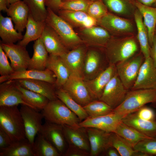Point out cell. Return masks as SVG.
Segmentation results:
<instances>
[{
	"label": "cell",
	"instance_id": "1",
	"mask_svg": "<svg viewBox=\"0 0 156 156\" xmlns=\"http://www.w3.org/2000/svg\"><path fill=\"white\" fill-rule=\"evenodd\" d=\"M0 127L13 142L26 138L23 119L17 105L0 106Z\"/></svg>",
	"mask_w": 156,
	"mask_h": 156
},
{
	"label": "cell",
	"instance_id": "2",
	"mask_svg": "<svg viewBox=\"0 0 156 156\" xmlns=\"http://www.w3.org/2000/svg\"><path fill=\"white\" fill-rule=\"evenodd\" d=\"M156 102V89H138L128 91L123 101L113 112L123 118L135 112L145 105Z\"/></svg>",
	"mask_w": 156,
	"mask_h": 156
},
{
	"label": "cell",
	"instance_id": "3",
	"mask_svg": "<svg viewBox=\"0 0 156 156\" xmlns=\"http://www.w3.org/2000/svg\"><path fill=\"white\" fill-rule=\"evenodd\" d=\"M47 9L46 24L56 32L69 50L84 43L69 23L49 8Z\"/></svg>",
	"mask_w": 156,
	"mask_h": 156
},
{
	"label": "cell",
	"instance_id": "4",
	"mask_svg": "<svg viewBox=\"0 0 156 156\" xmlns=\"http://www.w3.org/2000/svg\"><path fill=\"white\" fill-rule=\"evenodd\" d=\"M104 48L109 64L114 65L133 56L138 49L136 41L131 37L121 39L111 38Z\"/></svg>",
	"mask_w": 156,
	"mask_h": 156
},
{
	"label": "cell",
	"instance_id": "5",
	"mask_svg": "<svg viewBox=\"0 0 156 156\" xmlns=\"http://www.w3.org/2000/svg\"><path fill=\"white\" fill-rule=\"evenodd\" d=\"M42 113L45 120L59 125L77 126L81 122L77 116L58 99L49 101Z\"/></svg>",
	"mask_w": 156,
	"mask_h": 156
},
{
	"label": "cell",
	"instance_id": "6",
	"mask_svg": "<svg viewBox=\"0 0 156 156\" xmlns=\"http://www.w3.org/2000/svg\"><path fill=\"white\" fill-rule=\"evenodd\" d=\"M144 59L143 54H139L115 65L117 75L127 90L134 85Z\"/></svg>",
	"mask_w": 156,
	"mask_h": 156
},
{
	"label": "cell",
	"instance_id": "7",
	"mask_svg": "<svg viewBox=\"0 0 156 156\" xmlns=\"http://www.w3.org/2000/svg\"><path fill=\"white\" fill-rule=\"evenodd\" d=\"M99 48L88 47L84 62L83 79H92L99 75L109 65L106 57H104L99 50Z\"/></svg>",
	"mask_w": 156,
	"mask_h": 156
},
{
	"label": "cell",
	"instance_id": "8",
	"mask_svg": "<svg viewBox=\"0 0 156 156\" xmlns=\"http://www.w3.org/2000/svg\"><path fill=\"white\" fill-rule=\"evenodd\" d=\"M20 110L23 121L26 138L32 145L35 136L42 125L44 117L38 110L27 105H21Z\"/></svg>",
	"mask_w": 156,
	"mask_h": 156
},
{
	"label": "cell",
	"instance_id": "9",
	"mask_svg": "<svg viewBox=\"0 0 156 156\" xmlns=\"http://www.w3.org/2000/svg\"><path fill=\"white\" fill-rule=\"evenodd\" d=\"M128 91L116 73L106 86L99 100L114 109L123 101Z\"/></svg>",
	"mask_w": 156,
	"mask_h": 156
},
{
	"label": "cell",
	"instance_id": "10",
	"mask_svg": "<svg viewBox=\"0 0 156 156\" xmlns=\"http://www.w3.org/2000/svg\"><path fill=\"white\" fill-rule=\"evenodd\" d=\"M77 33L88 47L105 48L111 38L108 31L98 25L80 28Z\"/></svg>",
	"mask_w": 156,
	"mask_h": 156
},
{
	"label": "cell",
	"instance_id": "11",
	"mask_svg": "<svg viewBox=\"0 0 156 156\" xmlns=\"http://www.w3.org/2000/svg\"><path fill=\"white\" fill-rule=\"evenodd\" d=\"M62 88L83 107L93 100L81 78L71 75Z\"/></svg>",
	"mask_w": 156,
	"mask_h": 156
},
{
	"label": "cell",
	"instance_id": "12",
	"mask_svg": "<svg viewBox=\"0 0 156 156\" xmlns=\"http://www.w3.org/2000/svg\"><path fill=\"white\" fill-rule=\"evenodd\" d=\"M88 47L83 43L60 56L71 75L83 79L84 62Z\"/></svg>",
	"mask_w": 156,
	"mask_h": 156
},
{
	"label": "cell",
	"instance_id": "13",
	"mask_svg": "<svg viewBox=\"0 0 156 156\" xmlns=\"http://www.w3.org/2000/svg\"><path fill=\"white\" fill-rule=\"evenodd\" d=\"M14 71L27 69L31 58L26 47L14 43L0 44Z\"/></svg>",
	"mask_w": 156,
	"mask_h": 156
},
{
	"label": "cell",
	"instance_id": "14",
	"mask_svg": "<svg viewBox=\"0 0 156 156\" xmlns=\"http://www.w3.org/2000/svg\"><path fill=\"white\" fill-rule=\"evenodd\" d=\"M19 104L34 108L24 100L16 80H8L1 83L0 106H18Z\"/></svg>",
	"mask_w": 156,
	"mask_h": 156
},
{
	"label": "cell",
	"instance_id": "15",
	"mask_svg": "<svg viewBox=\"0 0 156 156\" xmlns=\"http://www.w3.org/2000/svg\"><path fill=\"white\" fill-rule=\"evenodd\" d=\"M116 73L115 65L109 64L105 70L94 78L84 81L93 100L100 99L106 86Z\"/></svg>",
	"mask_w": 156,
	"mask_h": 156
},
{
	"label": "cell",
	"instance_id": "16",
	"mask_svg": "<svg viewBox=\"0 0 156 156\" xmlns=\"http://www.w3.org/2000/svg\"><path fill=\"white\" fill-rule=\"evenodd\" d=\"M123 117L113 112L95 117L88 116L80 122L79 125L84 128H94L107 132H114L118 123Z\"/></svg>",
	"mask_w": 156,
	"mask_h": 156
},
{
	"label": "cell",
	"instance_id": "17",
	"mask_svg": "<svg viewBox=\"0 0 156 156\" xmlns=\"http://www.w3.org/2000/svg\"><path fill=\"white\" fill-rule=\"evenodd\" d=\"M138 89H156V67L150 56L144 59L131 90Z\"/></svg>",
	"mask_w": 156,
	"mask_h": 156
},
{
	"label": "cell",
	"instance_id": "18",
	"mask_svg": "<svg viewBox=\"0 0 156 156\" xmlns=\"http://www.w3.org/2000/svg\"><path fill=\"white\" fill-rule=\"evenodd\" d=\"M39 133L49 141L63 155L66 149V141L62 126L45 120Z\"/></svg>",
	"mask_w": 156,
	"mask_h": 156
},
{
	"label": "cell",
	"instance_id": "19",
	"mask_svg": "<svg viewBox=\"0 0 156 156\" xmlns=\"http://www.w3.org/2000/svg\"><path fill=\"white\" fill-rule=\"evenodd\" d=\"M62 126L64 136L69 146L79 148L90 153V146L86 128L79 125Z\"/></svg>",
	"mask_w": 156,
	"mask_h": 156
},
{
	"label": "cell",
	"instance_id": "20",
	"mask_svg": "<svg viewBox=\"0 0 156 156\" xmlns=\"http://www.w3.org/2000/svg\"><path fill=\"white\" fill-rule=\"evenodd\" d=\"M86 128L90 146V155H98L112 146L111 138L112 132L94 128Z\"/></svg>",
	"mask_w": 156,
	"mask_h": 156
},
{
	"label": "cell",
	"instance_id": "21",
	"mask_svg": "<svg viewBox=\"0 0 156 156\" xmlns=\"http://www.w3.org/2000/svg\"><path fill=\"white\" fill-rule=\"evenodd\" d=\"M97 24L114 34L129 33L133 30L132 24L129 20L108 12L98 21Z\"/></svg>",
	"mask_w": 156,
	"mask_h": 156
},
{
	"label": "cell",
	"instance_id": "22",
	"mask_svg": "<svg viewBox=\"0 0 156 156\" xmlns=\"http://www.w3.org/2000/svg\"><path fill=\"white\" fill-rule=\"evenodd\" d=\"M27 79L43 80L54 85L56 77L54 73L48 68L43 70L35 69H25L14 71L11 74L0 76V83L10 80Z\"/></svg>",
	"mask_w": 156,
	"mask_h": 156
},
{
	"label": "cell",
	"instance_id": "23",
	"mask_svg": "<svg viewBox=\"0 0 156 156\" xmlns=\"http://www.w3.org/2000/svg\"><path fill=\"white\" fill-rule=\"evenodd\" d=\"M41 38L46 50L50 55L60 56L69 51L56 32L47 24Z\"/></svg>",
	"mask_w": 156,
	"mask_h": 156
},
{
	"label": "cell",
	"instance_id": "24",
	"mask_svg": "<svg viewBox=\"0 0 156 156\" xmlns=\"http://www.w3.org/2000/svg\"><path fill=\"white\" fill-rule=\"evenodd\" d=\"M56 13L73 28H89L98 25L97 21L86 12L60 10Z\"/></svg>",
	"mask_w": 156,
	"mask_h": 156
},
{
	"label": "cell",
	"instance_id": "25",
	"mask_svg": "<svg viewBox=\"0 0 156 156\" xmlns=\"http://www.w3.org/2000/svg\"><path fill=\"white\" fill-rule=\"evenodd\" d=\"M21 86L42 95L49 100L58 99L54 85L46 81L37 79H23L16 80Z\"/></svg>",
	"mask_w": 156,
	"mask_h": 156
},
{
	"label": "cell",
	"instance_id": "26",
	"mask_svg": "<svg viewBox=\"0 0 156 156\" xmlns=\"http://www.w3.org/2000/svg\"><path fill=\"white\" fill-rule=\"evenodd\" d=\"M12 19L14 28L22 33L26 28L29 12L28 8L23 1H20L10 5L6 12Z\"/></svg>",
	"mask_w": 156,
	"mask_h": 156
},
{
	"label": "cell",
	"instance_id": "27",
	"mask_svg": "<svg viewBox=\"0 0 156 156\" xmlns=\"http://www.w3.org/2000/svg\"><path fill=\"white\" fill-rule=\"evenodd\" d=\"M46 68L51 71L56 77V89L62 88L71 75L68 68L60 56L49 54Z\"/></svg>",
	"mask_w": 156,
	"mask_h": 156
},
{
	"label": "cell",
	"instance_id": "28",
	"mask_svg": "<svg viewBox=\"0 0 156 156\" xmlns=\"http://www.w3.org/2000/svg\"><path fill=\"white\" fill-rule=\"evenodd\" d=\"M122 121L127 125L150 137H156V121L148 120L142 119L135 112L123 117Z\"/></svg>",
	"mask_w": 156,
	"mask_h": 156
},
{
	"label": "cell",
	"instance_id": "29",
	"mask_svg": "<svg viewBox=\"0 0 156 156\" xmlns=\"http://www.w3.org/2000/svg\"><path fill=\"white\" fill-rule=\"evenodd\" d=\"M34 53L29 62L28 69L43 70L46 69L49 53L41 37L35 41Z\"/></svg>",
	"mask_w": 156,
	"mask_h": 156
},
{
	"label": "cell",
	"instance_id": "30",
	"mask_svg": "<svg viewBox=\"0 0 156 156\" xmlns=\"http://www.w3.org/2000/svg\"><path fill=\"white\" fill-rule=\"evenodd\" d=\"M142 14L148 33L149 41L151 46L155 34L156 27V8L144 5L138 2L135 3Z\"/></svg>",
	"mask_w": 156,
	"mask_h": 156
},
{
	"label": "cell",
	"instance_id": "31",
	"mask_svg": "<svg viewBox=\"0 0 156 156\" xmlns=\"http://www.w3.org/2000/svg\"><path fill=\"white\" fill-rule=\"evenodd\" d=\"M10 17H4L0 14V37L2 42L14 43L23 38L22 33L17 31L14 27Z\"/></svg>",
	"mask_w": 156,
	"mask_h": 156
},
{
	"label": "cell",
	"instance_id": "32",
	"mask_svg": "<svg viewBox=\"0 0 156 156\" xmlns=\"http://www.w3.org/2000/svg\"><path fill=\"white\" fill-rule=\"evenodd\" d=\"M46 25L45 21H36L29 14L26 32L23 39L18 44L26 47L30 42L40 38Z\"/></svg>",
	"mask_w": 156,
	"mask_h": 156
},
{
	"label": "cell",
	"instance_id": "33",
	"mask_svg": "<svg viewBox=\"0 0 156 156\" xmlns=\"http://www.w3.org/2000/svg\"><path fill=\"white\" fill-rule=\"evenodd\" d=\"M113 133L123 138L133 148L140 141L151 138L127 125L122 120L118 123Z\"/></svg>",
	"mask_w": 156,
	"mask_h": 156
},
{
	"label": "cell",
	"instance_id": "34",
	"mask_svg": "<svg viewBox=\"0 0 156 156\" xmlns=\"http://www.w3.org/2000/svg\"><path fill=\"white\" fill-rule=\"evenodd\" d=\"M137 30V37L141 51L145 59L150 56V46L146 28L142 16L137 10L134 14Z\"/></svg>",
	"mask_w": 156,
	"mask_h": 156
},
{
	"label": "cell",
	"instance_id": "35",
	"mask_svg": "<svg viewBox=\"0 0 156 156\" xmlns=\"http://www.w3.org/2000/svg\"><path fill=\"white\" fill-rule=\"evenodd\" d=\"M0 156H34L32 144L26 138L13 142L9 146L0 148Z\"/></svg>",
	"mask_w": 156,
	"mask_h": 156
},
{
	"label": "cell",
	"instance_id": "36",
	"mask_svg": "<svg viewBox=\"0 0 156 156\" xmlns=\"http://www.w3.org/2000/svg\"><path fill=\"white\" fill-rule=\"evenodd\" d=\"M32 145L34 156L61 155L55 147L41 133H38Z\"/></svg>",
	"mask_w": 156,
	"mask_h": 156
},
{
	"label": "cell",
	"instance_id": "37",
	"mask_svg": "<svg viewBox=\"0 0 156 156\" xmlns=\"http://www.w3.org/2000/svg\"><path fill=\"white\" fill-rule=\"evenodd\" d=\"M55 94L57 98L77 116L81 122L88 117L83 107L74 100L62 88L56 89Z\"/></svg>",
	"mask_w": 156,
	"mask_h": 156
},
{
	"label": "cell",
	"instance_id": "38",
	"mask_svg": "<svg viewBox=\"0 0 156 156\" xmlns=\"http://www.w3.org/2000/svg\"><path fill=\"white\" fill-rule=\"evenodd\" d=\"M111 146L114 148L121 156H147L145 153L135 150L123 138L117 134L112 133Z\"/></svg>",
	"mask_w": 156,
	"mask_h": 156
},
{
	"label": "cell",
	"instance_id": "39",
	"mask_svg": "<svg viewBox=\"0 0 156 156\" xmlns=\"http://www.w3.org/2000/svg\"><path fill=\"white\" fill-rule=\"evenodd\" d=\"M17 83L24 100L34 109L42 110L49 101L45 96L23 88Z\"/></svg>",
	"mask_w": 156,
	"mask_h": 156
},
{
	"label": "cell",
	"instance_id": "40",
	"mask_svg": "<svg viewBox=\"0 0 156 156\" xmlns=\"http://www.w3.org/2000/svg\"><path fill=\"white\" fill-rule=\"evenodd\" d=\"M27 6L29 14L36 21H45L47 10L45 0H23Z\"/></svg>",
	"mask_w": 156,
	"mask_h": 156
},
{
	"label": "cell",
	"instance_id": "41",
	"mask_svg": "<svg viewBox=\"0 0 156 156\" xmlns=\"http://www.w3.org/2000/svg\"><path fill=\"white\" fill-rule=\"evenodd\" d=\"M83 107L88 116L90 117L107 114L112 112L113 109L106 103L99 100H93Z\"/></svg>",
	"mask_w": 156,
	"mask_h": 156
},
{
	"label": "cell",
	"instance_id": "42",
	"mask_svg": "<svg viewBox=\"0 0 156 156\" xmlns=\"http://www.w3.org/2000/svg\"><path fill=\"white\" fill-rule=\"evenodd\" d=\"M92 1V0H63L60 5L59 10L87 12L89 5Z\"/></svg>",
	"mask_w": 156,
	"mask_h": 156
},
{
	"label": "cell",
	"instance_id": "43",
	"mask_svg": "<svg viewBox=\"0 0 156 156\" xmlns=\"http://www.w3.org/2000/svg\"><path fill=\"white\" fill-rule=\"evenodd\" d=\"M108 12L107 7L101 0L92 1L87 11L90 16L97 21Z\"/></svg>",
	"mask_w": 156,
	"mask_h": 156
},
{
	"label": "cell",
	"instance_id": "44",
	"mask_svg": "<svg viewBox=\"0 0 156 156\" xmlns=\"http://www.w3.org/2000/svg\"><path fill=\"white\" fill-rule=\"evenodd\" d=\"M136 151L146 154L147 156L156 155V137L144 139L133 147Z\"/></svg>",
	"mask_w": 156,
	"mask_h": 156
},
{
	"label": "cell",
	"instance_id": "45",
	"mask_svg": "<svg viewBox=\"0 0 156 156\" xmlns=\"http://www.w3.org/2000/svg\"><path fill=\"white\" fill-rule=\"evenodd\" d=\"M107 8L117 14L127 15L130 12V9L124 0H101Z\"/></svg>",
	"mask_w": 156,
	"mask_h": 156
},
{
	"label": "cell",
	"instance_id": "46",
	"mask_svg": "<svg viewBox=\"0 0 156 156\" xmlns=\"http://www.w3.org/2000/svg\"><path fill=\"white\" fill-rule=\"evenodd\" d=\"M14 70L8 62V57L0 45V74L5 76L12 74Z\"/></svg>",
	"mask_w": 156,
	"mask_h": 156
},
{
	"label": "cell",
	"instance_id": "47",
	"mask_svg": "<svg viewBox=\"0 0 156 156\" xmlns=\"http://www.w3.org/2000/svg\"><path fill=\"white\" fill-rule=\"evenodd\" d=\"M139 118L146 120H155V114L151 108L143 106L135 112Z\"/></svg>",
	"mask_w": 156,
	"mask_h": 156
},
{
	"label": "cell",
	"instance_id": "48",
	"mask_svg": "<svg viewBox=\"0 0 156 156\" xmlns=\"http://www.w3.org/2000/svg\"><path fill=\"white\" fill-rule=\"evenodd\" d=\"M90 153L81 149L69 146L63 155L64 156H87Z\"/></svg>",
	"mask_w": 156,
	"mask_h": 156
},
{
	"label": "cell",
	"instance_id": "49",
	"mask_svg": "<svg viewBox=\"0 0 156 156\" xmlns=\"http://www.w3.org/2000/svg\"><path fill=\"white\" fill-rule=\"evenodd\" d=\"M13 142L8 135L0 127V148H5Z\"/></svg>",
	"mask_w": 156,
	"mask_h": 156
},
{
	"label": "cell",
	"instance_id": "50",
	"mask_svg": "<svg viewBox=\"0 0 156 156\" xmlns=\"http://www.w3.org/2000/svg\"><path fill=\"white\" fill-rule=\"evenodd\" d=\"M63 0H45V3L47 8L51 9L56 13L59 10V7ZM93 1L97 0H92Z\"/></svg>",
	"mask_w": 156,
	"mask_h": 156
},
{
	"label": "cell",
	"instance_id": "51",
	"mask_svg": "<svg viewBox=\"0 0 156 156\" xmlns=\"http://www.w3.org/2000/svg\"><path fill=\"white\" fill-rule=\"evenodd\" d=\"M150 57L156 67V34L155 35L152 44L150 47Z\"/></svg>",
	"mask_w": 156,
	"mask_h": 156
},
{
	"label": "cell",
	"instance_id": "52",
	"mask_svg": "<svg viewBox=\"0 0 156 156\" xmlns=\"http://www.w3.org/2000/svg\"><path fill=\"white\" fill-rule=\"evenodd\" d=\"M105 152H106V155L108 156H120L117 151L112 146L108 148Z\"/></svg>",
	"mask_w": 156,
	"mask_h": 156
},
{
	"label": "cell",
	"instance_id": "53",
	"mask_svg": "<svg viewBox=\"0 0 156 156\" xmlns=\"http://www.w3.org/2000/svg\"><path fill=\"white\" fill-rule=\"evenodd\" d=\"M138 2L140 3L148 6H151L153 3L156 2V0H137Z\"/></svg>",
	"mask_w": 156,
	"mask_h": 156
},
{
	"label": "cell",
	"instance_id": "54",
	"mask_svg": "<svg viewBox=\"0 0 156 156\" xmlns=\"http://www.w3.org/2000/svg\"><path fill=\"white\" fill-rule=\"evenodd\" d=\"M8 9L7 0H0V10L6 12Z\"/></svg>",
	"mask_w": 156,
	"mask_h": 156
},
{
	"label": "cell",
	"instance_id": "55",
	"mask_svg": "<svg viewBox=\"0 0 156 156\" xmlns=\"http://www.w3.org/2000/svg\"><path fill=\"white\" fill-rule=\"evenodd\" d=\"M21 0H7V5L8 7L10 5L19 1Z\"/></svg>",
	"mask_w": 156,
	"mask_h": 156
},
{
	"label": "cell",
	"instance_id": "56",
	"mask_svg": "<svg viewBox=\"0 0 156 156\" xmlns=\"http://www.w3.org/2000/svg\"><path fill=\"white\" fill-rule=\"evenodd\" d=\"M155 34H156V27L155 29Z\"/></svg>",
	"mask_w": 156,
	"mask_h": 156
},
{
	"label": "cell",
	"instance_id": "57",
	"mask_svg": "<svg viewBox=\"0 0 156 156\" xmlns=\"http://www.w3.org/2000/svg\"><path fill=\"white\" fill-rule=\"evenodd\" d=\"M155 5L156 6V3H155Z\"/></svg>",
	"mask_w": 156,
	"mask_h": 156
}]
</instances>
